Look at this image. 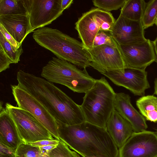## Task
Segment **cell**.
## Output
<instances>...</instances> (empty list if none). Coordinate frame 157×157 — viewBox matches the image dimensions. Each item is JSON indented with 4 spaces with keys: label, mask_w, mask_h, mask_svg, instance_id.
I'll use <instances>...</instances> for the list:
<instances>
[{
    "label": "cell",
    "mask_w": 157,
    "mask_h": 157,
    "mask_svg": "<svg viewBox=\"0 0 157 157\" xmlns=\"http://www.w3.org/2000/svg\"><path fill=\"white\" fill-rule=\"evenodd\" d=\"M17 85L29 93L56 119L67 125L85 121L80 105H78L53 83L20 70Z\"/></svg>",
    "instance_id": "6da1fadb"
},
{
    "label": "cell",
    "mask_w": 157,
    "mask_h": 157,
    "mask_svg": "<svg viewBox=\"0 0 157 157\" xmlns=\"http://www.w3.org/2000/svg\"><path fill=\"white\" fill-rule=\"evenodd\" d=\"M56 121L59 139L82 157H118L119 149L106 128L85 121L69 125Z\"/></svg>",
    "instance_id": "7a4b0ae2"
},
{
    "label": "cell",
    "mask_w": 157,
    "mask_h": 157,
    "mask_svg": "<svg viewBox=\"0 0 157 157\" xmlns=\"http://www.w3.org/2000/svg\"><path fill=\"white\" fill-rule=\"evenodd\" d=\"M33 32L32 36L35 41L57 58L83 69L90 66L91 56L82 42L50 27L38 28Z\"/></svg>",
    "instance_id": "3957f363"
},
{
    "label": "cell",
    "mask_w": 157,
    "mask_h": 157,
    "mask_svg": "<svg viewBox=\"0 0 157 157\" xmlns=\"http://www.w3.org/2000/svg\"><path fill=\"white\" fill-rule=\"evenodd\" d=\"M116 94L104 77L96 79L92 86L85 93L80 105L85 121L106 128L115 109Z\"/></svg>",
    "instance_id": "277c9868"
},
{
    "label": "cell",
    "mask_w": 157,
    "mask_h": 157,
    "mask_svg": "<svg viewBox=\"0 0 157 157\" xmlns=\"http://www.w3.org/2000/svg\"><path fill=\"white\" fill-rule=\"evenodd\" d=\"M41 76L78 93H85L96 80L89 75L86 69L81 70L67 61L55 57L43 67Z\"/></svg>",
    "instance_id": "5b68a950"
},
{
    "label": "cell",
    "mask_w": 157,
    "mask_h": 157,
    "mask_svg": "<svg viewBox=\"0 0 157 157\" xmlns=\"http://www.w3.org/2000/svg\"><path fill=\"white\" fill-rule=\"evenodd\" d=\"M115 21L112 14L98 8L82 14L75 23L79 38L87 49L93 47L94 39L100 30L110 32Z\"/></svg>",
    "instance_id": "8992f818"
},
{
    "label": "cell",
    "mask_w": 157,
    "mask_h": 157,
    "mask_svg": "<svg viewBox=\"0 0 157 157\" xmlns=\"http://www.w3.org/2000/svg\"><path fill=\"white\" fill-rule=\"evenodd\" d=\"M6 107L13 120L23 143L29 144L54 138L33 115L27 111L6 103Z\"/></svg>",
    "instance_id": "52a82bcc"
},
{
    "label": "cell",
    "mask_w": 157,
    "mask_h": 157,
    "mask_svg": "<svg viewBox=\"0 0 157 157\" xmlns=\"http://www.w3.org/2000/svg\"><path fill=\"white\" fill-rule=\"evenodd\" d=\"M11 88L18 107L31 113L53 137L59 140L56 120L44 106L33 96L17 85H11Z\"/></svg>",
    "instance_id": "ba28073f"
},
{
    "label": "cell",
    "mask_w": 157,
    "mask_h": 157,
    "mask_svg": "<svg viewBox=\"0 0 157 157\" xmlns=\"http://www.w3.org/2000/svg\"><path fill=\"white\" fill-rule=\"evenodd\" d=\"M33 30L51 24L63 14L61 0H25Z\"/></svg>",
    "instance_id": "9c48e42d"
},
{
    "label": "cell",
    "mask_w": 157,
    "mask_h": 157,
    "mask_svg": "<svg viewBox=\"0 0 157 157\" xmlns=\"http://www.w3.org/2000/svg\"><path fill=\"white\" fill-rule=\"evenodd\" d=\"M118 157H157V136L147 130L133 132L122 147Z\"/></svg>",
    "instance_id": "30bf717a"
},
{
    "label": "cell",
    "mask_w": 157,
    "mask_h": 157,
    "mask_svg": "<svg viewBox=\"0 0 157 157\" xmlns=\"http://www.w3.org/2000/svg\"><path fill=\"white\" fill-rule=\"evenodd\" d=\"M102 74L115 85L126 88L135 95L144 96L145 90L150 87L145 70L125 67Z\"/></svg>",
    "instance_id": "8fae6325"
},
{
    "label": "cell",
    "mask_w": 157,
    "mask_h": 157,
    "mask_svg": "<svg viewBox=\"0 0 157 157\" xmlns=\"http://www.w3.org/2000/svg\"><path fill=\"white\" fill-rule=\"evenodd\" d=\"M125 67L145 70L156 58L153 42L148 39L140 43L119 45Z\"/></svg>",
    "instance_id": "7c38bea8"
},
{
    "label": "cell",
    "mask_w": 157,
    "mask_h": 157,
    "mask_svg": "<svg viewBox=\"0 0 157 157\" xmlns=\"http://www.w3.org/2000/svg\"><path fill=\"white\" fill-rule=\"evenodd\" d=\"M87 49L91 57L90 66L102 74L125 68L119 46L102 45Z\"/></svg>",
    "instance_id": "4fadbf2b"
},
{
    "label": "cell",
    "mask_w": 157,
    "mask_h": 157,
    "mask_svg": "<svg viewBox=\"0 0 157 157\" xmlns=\"http://www.w3.org/2000/svg\"><path fill=\"white\" fill-rule=\"evenodd\" d=\"M144 29L141 20L133 21L121 14L115 21L110 32L119 45L138 44L145 41Z\"/></svg>",
    "instance_id": "5bb4252c"
},
{
    "label": "cell",
    "mask_w": 157,
    "mask_h": 157,
    "mask_svg": "<svg viewBox=\"0 0 157 157\" xmlns=\"http://www.w3.org/2000/svg\"><path fill=\"white\" fill-rule=\"evenodd\" d=\"M115 109L130 123L134 132H138L147 130V125L145 118L132 105L130 97L128 94L116 93Z\"/></svg>",
    "instance_id": "9a60e30c"
},
{
    "label": "cell",
    "mask_w": 157,
    "mask_h": 157,
    "mask_svg": "<svg viewBox=\"0 0 157 157\" xmlns=\"http://www.w3.org/2000/svg\"><path fill=\"white\" fill-rule=\"evenodd\" d=\"M0 24L20 45L27 35L34 31L28 14L1 15Z\"/></svg>",
    "instance_id": "2e32d148"
},
{
    "label": "cell",
    "mask_w": 157,
    "mask_h": 157,
    "mask_svg": "<svg viewBox=\"0 0 157 157\" xmlns=\"http://www.w3.org/2000/svg\"><path fill=\"white\" fill-rule=\"evenodd\" d=\"M106 128L118 149L122 147L134 132L130 123L115 109L107 123Z\"/></svg>",
    "instance_id": "e0dca14e"
},
{
    "label": "cell",
    "mask_w": 157,
    "mask_h": 157,
    "mask_svg": "<svg viewBox=\"0 0 157 157\" xmlns=\"http://www.w3.org/2000/svg\"><path fill=\"white\" fill-rule=\"evenodd\" d=\"M2 103L1 101L0 142L16 150L18 146L23 142L8 109L6 107H3Z\"/></svg>",
    "instance_id": "ac0fdd59"
},
{
    "label": "cell",
    "mask_w": 157,
    "mask_h": 157,
    "mask_svg": "<svg viewBox=\"0 0 157 157\" xmlns=\"http://www.w3.org/2000/svg\"><path fill=\"white\" fill-rule=\"evenodd\" d=\"M141 114L147 121L157 122V97L152 95L144 96L136 101Z\"/></svg>",
    "instance_id": "d6986e66"
},
{
    "label": "cell",
    "mask_w": 157,
    "mask_h": 157,
    "mask_svg": "<svg viewBox=\"0 0 157 157\" xmlns=\"http://www.w3.org/2000/svg\"><path fill=\"white\" fill-rule=\"evenodd\" d=\"M147 4L144 0H126L120 14L131 20H141Z\"/></svg>",
    "instance_id": "ffe728a7"
},
{
    "label": "cell",
    "mask_w": 157,
    "mask_h": 157,
    "mask_svg": "<svg viewBox=\"0 0 157 157\" xmlns=\"http://www.w3.org/2000/svg\"><path fill=\"white\" fill-rule=\"evenodd\" d=\"M27 14L25 0H0V16Z\"/></svg>",
    "instance_id": "44dd1931"
},
{
    "label": "cell",
    "mask_w": 157,
    "mask_h": 157,
    "mask_svg": "<svg viewBox=\"0 0 157 157\" xmlns=\"http://www.w3.org/2000/svg\"><path fill=\"white\" fill-rule=\"evenodd\" d=\"M157 19V0H151L147 4L141 22L144 29L152 26Z\"/></svg>",
    "instance_id": "7402d4cb"
},
{
    "label": "cell",
    "mask_w": 157,
    "mask_h": 157,
    "mask_svg": "<svg viewBox=\"0 0 157 157\" xmlns=\"http://www.w3.org/2000/svg\"><path fill=\"white\" fill-rule=\"evenodd\" d=\"M0 47L13 63H17L20 61V57L23 51L21 45L18 48L12 45L0 32Z\"/></svg>",
    "instance_id": "603a6c76"
},
{
    "label": "cell",
    "mask_w": 157,
    "mask_h": 157,
    "mask_svg": "<svg viewBox=\"0 0 157 157\" xmlns=\"http://www.w3.org/2000/svg\"><path fill=\"white\" fill-rule=\"evenodd\" d=\"M15 157H49L43 155L39 147L29 144L21 143L15 151Z\"/></svg>",
    "instance_id": "cb8c5ba5"
},
{
    "label": "cell",
    "mask_w": 157,
    "mask_h": 157,
    "mask_svg": "<svg viewBox=\"0 0 157 157\" xmlns=\"http://www.w3.org/2000/svg\"><path fill=\"white\" fill-rule=\"evenodd\" d=\"M126 0H94V5L105 11L117 10L121 8Z\"/></svg>",
    "instance_id": "d4e9b609"
},
{
    "label": "cell",
    "mask_w": 157,
    "mask_h": 157,
    "mask_svg": "<svg viewBox=\"0 0 157 157\" xmlns=\"http://www.w3.org/2000/svg\"><path fill=\"white\" fill-rule=\"evenodd\" d=\"M102 45H107L115 48H119V45L111 36L110 32L100 30L94 39L93 47Z\"/></svg>",
    "instance_id": "484cf974"
},
{
    "label": "cell",
    "mask_w": 157,
    "mask_h": 157,
    "mask_svg": "<svg viewBox=\"0 0 157 157\" xmlns=\"http://www.w3.org/2000/svg\"><path fill=\"white\" fill-rule=\"evenodd\" d=\"M49 157H80L75 151L70 149L68 146L60 140L57 146L49 154Z\"/></svg>",
    "instance_id": "4316f807"
},
{
    "label": "cell",
    "mask_w": 157,
    "mask_h": 157,
    "mask_svg": "<svg viewBox=\"0 0 157 157\" xmlns=\"http://www.w3.org/2000/svg\"><path fill=\"white\" fill-rule=\"evenodd\" d=\"M13 63L0 47V72L10 68V65Z\"/></svg>",
    "instance_id": "83f0119b"
},
{
    "label": "cell",
    "mask_w": 157,
    "mask_h": 157,
    "mask_svg": "<svg viewBox=\"0 0 157 157\" xmlns=\"http://www.w3.org/2000/svg\"><path fill=\"white\" fill-rule=\"evenodd\" d=\"M15 150L0 142V157H15Z\"/></svg>",
    "instance_id": "f1b7e54d"
},
{
    "label": "cell",
    "mask_w": 157,
    "mask_h": 157,
    "mask_svg": "<svg viewBox=\"0 0 157 157\" xmlns=\"http://www.w3.org/2000/svg\"><path fill=\"white\" fill-rule=\"evenodd\" d=\"M0 32L2 33L7 40L13 46L18 48L21 45L15 40L1 24H0Z\"/></svg>",
    "instance_id": "f546056e"
},
{
    "label": "cell",
    "mask_w": 157,
    "mask_h": 157,
    "mask_svg": "<svg viewBox=\"0 0 157 157\" xmlns=\"http://www.w3.org/2000/svg\"><path fill=\"white\" fill-rule=\"evenodd\" d=\"M60 141V140L54 138L53 140H39L29 144L33 146L40 147L51 145H57Z\"/></svg>",
    "instance_id": "4dcf8cb0"
},
{
    "label": "cell",
    "mask_w": 157,
    "mask_h": 157,
    "mask_svg": "<svg viewBox=\"0 0 157 157\" xmlns=\"http://www.w3.org/2000/svg\"><path fill=\"white\" fill-rule=\"evenodd\" d=\"M57 145H51L39 147L42 154L46 156H49V154L51 151L55 148Z\"/></svg>",
    "instance_id": "1f68e13d"
},
{
    "label": "cell",
    "mask_w": 157,
    "mask_h": 157,
    "mask_svg": "<svg viewBox=\"0 0 157 157\" xmlns=\"http://www.w3.org/2000/svg\"><path fill=\"white\" fill-rule=\"evenodd\" d=\"M73 2V0H61V7L65 10L68 9Z\"/></svg>",
    "instance_id": "d6a6232c"
},
{
    "label": "cell",
    "mask_w": 157,
    "mask_h": 157,
    "mask_svg": "<svg viewBox=\"0 0 157 157\" xmlns=\"http://www.w3.org/2000/svg\"><path fill=\"white\" fill-rule=\"evenodd\" d=\"M152 42L156 56V62L157 63V37L155 40L154 41H152Z\"/></svg>",
    "instance_id": "836d02e7"
},
{
    "label": "cell",
    "mask_w": 157,
    "mask_h": 157,
    "mask_svg": "<svg viewBox=\"0 0 157 157\" xmlns=\"http://www.w3.org/2000/svg\"><path fill=\"white\" fill-rule=\"evenodd\" d=\"M154 94L157 95V77L155 79V81L154 92Z\"/></svg>",
    "instance_id": "e575fe53"
},
{
    "label": "cell",
    "mask_w": 157,
    "mask_h": 157,
    "mask_svg": "<svg viewBox=\"0 0 157 157\" xmlns=\"http://www.w3.org/2000/svg\"><path fill=\"white\" fill-rule=\"evenodd\" d=\"M155 25L156 24H157V19H156V22L155 23Z\"/></svg>",
    "instance_id": "d590c367"
},
{
    "label": "cell",
    "mask_w": 157,
    "mask_h": 157,
    "mask_svg": "<svg viewBox=\"0 0 157 157\" xmlns=\"http://www.w3.org/2000/svg\"><path fill=\"white\" fill-rule=\"evenodd\" d=\"M157 136V129L156 130V132H155Z\"/></svg>",
    "instance_id": "8d00e7d4"
},
{
    "label": "cell",
    "mask_w": 157,
    "mask_h": 157,
    "mask_svg": "<svg viewBox=\"0 0 157 157\" xmlns=\"http://www.w3.org/2000/svg\"><path fill=\"white\" fill-rule=\"evenodd\" d=\"M156 25H157V24H156Z\"/></svg>",
    "instance_id": "74e56055"
},
{
    "label": "cell",
    "mask_w": 157,
    "mask_h": 157,
    "mask_svg": "<svg viewBox=\"0 0 157 157\" xmlns=\"http://www.w3.org/2000/svg\"></svg>",
    "instance_id": "f35d334b"
}]
</instances>
